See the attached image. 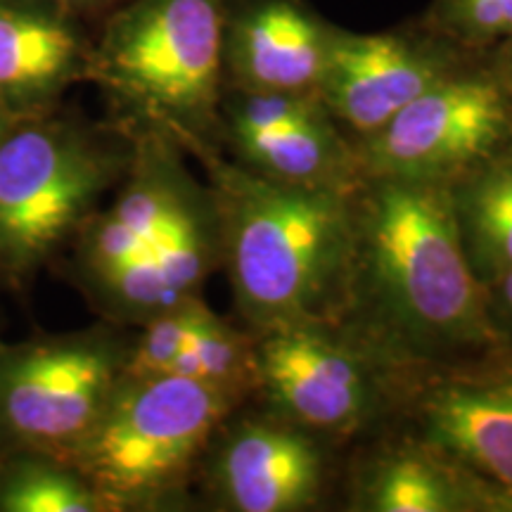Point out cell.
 Masks as SVG:
<instances>
[{"instance_id": "cell-1", "label": "cell", "mask_w": 512, "mask_h": 512, "mask_svg": "<svg viewBox=\"0 0 512 512\" xmlns=\"http://www.w3.org/2000/svg\"><path fill=\"white\" fill-rule=\"evenodd\" d=\"M335 330L384 373L441 366L498 342L489 292L460 245L446 185L361 176Z\"/></svg>"}, {"instance_id": "cell-2", "label": "cell", "mask_w": 512, "mask_h": 512, "mask_svg": "<svg viewBox=\"0 0 512 512\" xmlns=\"http://www.w3.org/2000/svg\"><path fill=\"white\" fill-rule=\"evenodd\" d=\"M221 230V268L240 316L264 335L299 325L335 328L342 316L354 242V190L290 185L252 174L207 147Z\"/></svg>"}, {"instance_id": "cell-3", "label": "cell", "mask_w": 512, "mask_h": 512, "mask_svg": "<svg viewBox=\"0 0 512 512\" xmlns=\"http://www.w3.org/2000/svg\"><path fill=\"white\" fill-rule=\"evenodd\" d=\"M233 0H126L98 24L91 72L126 128H152L185 155L221 147L223 43Z\"/></svg>"}, {"instance_id": "cell-4", "label": "cell", "mask_w": 512, "mask_h": 512, "mask_svg": "<svg viewBox=\"0 0 512 512\" xmlns=\"http://www.w3.org/2000/svg\"><path fill=\"white\" fill-rule=\"evenodd\" d=\"M131 155V131L114 119L60 105L17 121L0 147V294L19 297L67 254Z\"/></svg>"}, {"instance_id": "cell-5", "label": "cell", "mask_w": 512, "mask_h": 512, "mask_svg": "<svg viewBox=\"0 0 512 512\" xmlns=\"http://www.w3.org/2000/svg\"><path fill=\"white\" fill-rule=\"evenodd\" d=\"M240 396L176 375H121L67 463L107 512L174 508Z\"/></svg>"}, {"instance_id": "cell-6", "label": "cell", "mask_w": 512, "mask_h": 512, "mask_svg": "<svg viewBox=\"0 0 512 512\" xmlns=\"http://www.w3.org/2000/svg\"><path fill=\"white\" fill-rule=\"evenodd\" d=\"M128 330L102 318L86 330L0 339V453L72 456L124 375Z\"/></svg>"}, {"instance_id": "cell-7", "label": "cell", "mask_w": 512, "mask_h": 512, "mask_svg": "<svg viewBox=\"0 0 512 512\" xmlns=\"http://www.w3.org/2000/svg\"><path fill=\"white\" fill-rule=\"evenodd\" d=\"M510 143L501 83L456 69L354 145L361 176L448 185Z\"/></svg>"}, {"instance_id": "cell-8", "label": "cell", "mask_w": 512, "mask_h": 512, "mask_svg": "<svg viewBox=\"0 0 512 512\" xmlns=\"http://www.w3.org/2000/svg\"><path fill=\"white\" fill-rule=\"evenodd\" d=\"M384 370L328 325L254 335V377L280 420L306 432L349 434L366 425Z\"/></svg>"}, {"instance_id": "cell-9", "label": "cell", "mask_w": 512, "mask_h": 512, "mask_svg": "<svg viewBox=\"0 0 512 512\" xmlns=\"http://www.w3.org/2000/svg\"><path fill=\"white\" fill-rule=\"evenodd\" d=\"M133 155L114 197L88 216L67 249L64 273L86 292L147 252L197 181L176 140L152 128H128Z\"/></svg>"}, {"instance_id": "cell-10", "label": "cell", "mask_w": 512, "mask_h": 512, "mask_svg": "<svg viewBox=\"0 0 512 512\" xmlns=\"http://www.w3.org/2000/svg\"><path fill=\"white\" fill-rule=\"evenodd\" d=\"M456 69L441 43L332 29L318 98L335 124L347 126L358 143Z\"/></svg>"}, {"instance_id": "cell-11", "label": "cell", "mask_w": 512, "mask_h": 512, "mask_svg": "<svg viewBox=\"0 0 512 512\" xmlns=\"http://www.w3.org/2000/svg\"><path fill=\"white\" fill-rule=\"evenodd\" d=\"M221 268V230L207 183H197L147 252L88 287L83 297L105 320L140 328L202 292Z\"/></svg>"}, {"instance_id": "cell-12", "label": "cell", "mask_w": 512, "mask_h": 512, "mask_svg": "<svg viewBox=\"0 0 512 512\" xmlns=\"http://www.w3.org/2000/svg\"><path fill=\"white\" fill-rule=\"evenodd\" d=\"M228 422V420H226ZM226 422L202 458L216 503L235 512H297L318 501L323 453L290 422Z\"/></svg>"}, {"instance_id": "cell-13", "label": "cell", "mask_w": 512, "mask_h": 512, "mask_svg": "<svg viewBox=\"0 0 512 512\" xmlns=\"http://www.w3.org/2000/svg\"><path fill=\"white\" fill-rule=\"evenodd\" d=\"M93 36L55 0H0V105L29 119L57 110L88 81Z\"/></svg>"}, {"instance_id": "cell-14", "label": "cell", "mask_w": 512, "mask_h": 512, "mask_svg": "<svg viewBox=\"0 0 512 512\" xmlns=\"http://www.w3.org/2000/svg\"><path fill=\"white\" fill-rule=\"evenodd\" d=\"M415 401L420 441L512 503V375L430 380Z\"/></svg>"}, {"instance_id": "cell-15", "label": "cell", "mask_w": 512, "mask_h": 512, "mask_svg": "<svg viewBox=\"0 0 512 512\" xmlns=\"http://www.w3.org/2000/svg\"><path fill=\"white\" fill-rule=\"evenodd\" d=\"M330 34L294 0H233L223 43L226 91L318 93Z\"/></svg>"}, {"instance_id": "cell-16", "label": "cell", "mask_w": 512, "mask_h": 512, "mask_svg": "<svg viewBox=\"0 0 512 512\" xmlns=\"http://www.w3.org/2000/svg\"><path fill=\"white\" fill-rule=\"evenodd\" d=\"M358 508L370 512H458L503 508L463 467L427 444L384 453L358 486Z\"/></svg>"}, {"instance_id": "cell-17", "label": "cell", "mask_w": 512, "mask_h": 512, "mask_svg": "<svg viewBox=\"0 0 512 512\" xmlns=\"http://www.w3.org/2000/svg\"><path fill=\"white\" fill-rule=\"evenodd\" d=\"M230 159L252 174L290 185H330L349 188L361 181L356 145L342 136L335 119L287 128H221V147Z\"/></svg>"}, {"instance_id": "cell-18", "label": "cell", "mask_w": 512, "mask_h": 512, "mask_svg": "<svg viewBox=\"0 0 512 512\" xmlns=\"http://www.w3.org/2000/svg\"><path fill=\"white\" fill-rule=\"evenodd\" d=\"M446 188L463 252L489 287L512 271V143Z\"/></svg>"}, {"instance_id": "cell-19", "label": "cell", "mask_w": 512, "mask_h": 512, "mask_svg": "<svg viewBox=\"0 0 512 512\" xmlns=\"http://www.w3.org/2000/svg\"><path fill=\"white\" fill-rule=\"evenodd\" d=\"M0 512H107L72 463L46 451L0 453Z\"/></svg>"}, {"instance_id": "cell-20", "label": "cell", "mask_w": 512, "mask_h": 512, "mask_svg": "<svg viewBox=\"0 0 512 512\" xmlns=\"http://www.w3.org/2000/svg\"><path fill=\"white\" fill-rule=\"evenodd\" d=\"M164 375L209 382L242 396L256 382L254 337L235 330L197 297L188 328Z\"/></svg>"}, {"instance_id": "cell-21", "label": "cell", "mask_w": 512, "mask_h": 512, "mask_svg": "<svg viewBox=\"0 0 512 512\" xmlns=\"http://www.w3.org/2000/svg\"><path fill=\"white\" fill-rule=\"evenodd\" d=\"M439 27L470 43L512 34V0H439Z\"/></svg>"}, {"instance_id": "cell-22", "label": "cell", "mask_w": 512, "mask_h": 512, "mask_svg": "<svg viewBox=\"0 0 512 512\" xmlns=\"http://www.w3.org/2000/svg\"><path fill=\"white\" fill-rule=\"evenodd\" d=\"M62 8L74 12L76 17H81L86 24H100L110 12H114L119 5H124L126 0H55Z\"/></svg>"}, {"instance_id": "cell-23", "label": "cell", "mask_w": 512, "mask_h": 512, "mask_svg": "<svg viewBox=\"0 0 512 512\" xmlns=\"http://www.w3.org/2000/svg\"><path fill=\"white\" fill-rule=\"evenodd\" d=\"M486 292H489L494 325L498 320H503V323L512 330V271L508 275H503L501 280H496V283L486 287Z\"/></svg>"}, {"instance_id": "cell-24", "label": "cell", "mask_w": 512, "mask_h": 512, "mask_svg": "<svg viewBox=\"0 0 512 512\" xmlns=\"http://www.w3.org/2000/svg\"><path fill=\"white\" fill-rule=\"evenodd\" d=\"M17 117H12V114L5 110L3 105H0V147H3L5 140H8V136L12 133V128H15L17 124Z\"/></svg>"}]
</instances>
